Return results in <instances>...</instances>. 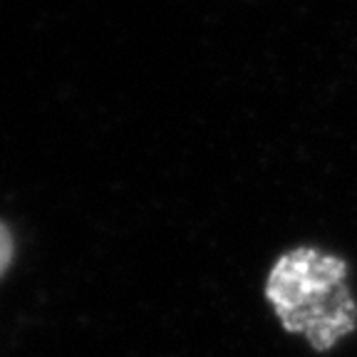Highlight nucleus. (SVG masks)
<instances>
[{"instance_id": "nucleus-1", "label": "nucleus", "mask_w": 357, "mask_h": 357, "mask_svg": "<svg viewBox=\"0 0 357 357\" xmlns=\"http://www.w3.org/2000/svg\"><path fill=\"white\" fill-rule=\"evenodd\" d=\"M345 278L342 258L318 248H296L273 263L266 298L288 333L307 337L315 350H330L357 323Z\"/></svg>"}, {"instance_id": "nucleus-2", "label": "nucleus", "mask_w": 357, "mask_h": 357, "mask_svg": "<svg viewBox=\"0 0 357 357\" xmlns=\"http://www.w3.org/2000/svg\"><path fill=\"white\" fill-rule=\"evenodd\" d=\"M13 253H15V241H13L10 229L0 221V278H3V273L13 263Z\"/></svg>"}]
</instances>
